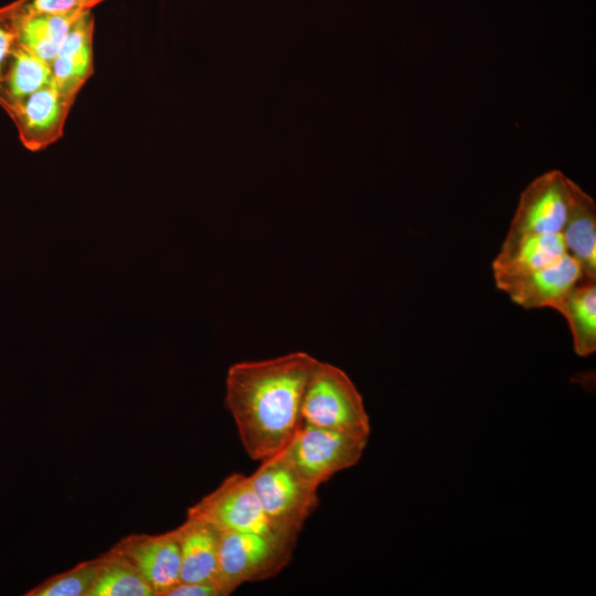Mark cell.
<instances>
[{"label": "cell", "mask_w": 596, "mask_h": 596, "mask_svg": "<svg viewBox=\"0 0 596 596\" xmlns=\"http://www.w3.org/2000/svg\"><path fill=\"white\" fill-rule=\"evenodd\" d=\"M318 362L298 351L230 366L225 402L253 460L267 459L292 439L302 423L304 392Z\"/></svg>", "instance_id": "cell-1"}, {"label": "cell", "mask_w": 596, "mask_h": 596, "mask_svg": "<svg viewBox=\"0 0 596 596\" xmlns=\"http://www.w3.org/2000/svg\"><path fill=\"white\" fill-rule=\"evenodd\" d=\"M262 461L249 479L263 510L277 531L298 536L317 507L318 487L295 469L284 449Z\"/></svg>", "instance_id": "cell-2"}, {"label": "cell", "mask_w": 596, "mask_h": 596, "mask_svg": "<svg viewBox=\"0 0 596 596\" xmlns=\"http://www.w3.org/2000/svg\"><path fill=\"white\" fill-rule=\"evenodd\" d=\"M300 416L304 423L370 435L363 398L348 374L319 361L306 385Z\"/></svg>", "instance_id": "cell-3"}, {"label": "cell", "mask_w": 596, "mask_h": 596, "mask_svg": "<svg viewBox=\"0 0 596 596\" xmlns=\"http://www.w3.org/2000/svg\"><path fill=\"white\" fill-rule=\"evenodd\" d=\"M297 538L248 532H220L219 578L230 595L240 585L269 578L290 561Z\"/></svg>", "instance_id": "cell-4"}, {"label": "cell", "mask_w": 596, "mask_h": 596, "mask_svg": "<svg viewBox=\"0 0 596 596\" xmlns=\"http://www.w3.org/2000/svg\"><path fill=\"white\" fill-rule=\"evenodd\" d=\"M369 435L301 423L284 453L295 469L319 487L334 473L359 462Z\"/></svg>", "instance_id": "cell-5"}, {"label": "cell", "mask_w": 596, "mask_h": 596, "mask_svg": "<svg viewBox=\"0 0 596 596\" xmlns=\"http://www.w3.org/2000/svg\"><path fill=\"white\" fill-rule=\"evenodd\" d=\"M188 517L204 520L219 532L287 535L272 525L252 486L249 476L241 473L226 477L214 491L189 509Z\"/></svg>", "instance_id": "cell-6"}, {"label": "cell", "mask_w": 596, "mask_h": 596, "mask_svg": "<svg viewBox=\"0 0 596 596\" xmlns=\"http://www.w3.org/2000/svg\"><path fill=\"white\" fill-rule=\"evenodd\" d=\"M570 180L560 170L544 172L532 180L520 194L505 238L560 233L567 214Z\"/></svg>", "instance_id": "cell-7"}, {"label": "cell", "mask_w": 596, "mask_h": 596, "mask_svg": "<svg viewBox=\"0 0 596 596\" xmlns=\"http://www.w3.org/2000/svg\"><path fill=\"white\" fill-rule=\"evenodd\" d=\"M498 289L524 309L554 306L584 278L579 263L566 254L557 262L523 274H493Z\"/></svg>", "instance_id": "cell-8"}, {"label": "cell", "mask_w": 596, "mask_h": 596, "mask_svg": "<svg viewBox=\"0 0 596 596\" xmlns=\"http://www.w3.org/2000/svg\"><path fill=\"white\" fill-rule=\"evenodd\" d=\"M73 104L50 83L18 102L7 114L22 145L30 151H40L63 136Z\"/></svg>", "instance_id": "cell-9"}, {"label": "cell", "mask_w": 596, "mask_h": 596, "mask_svg": "<svg viewBox=\"0 0 596 596\" xmlns=\"http://www.w3.org/2000/svg\"><path fill=\"white\" fill-rule=\"evenodd\" d=\"M127 557L149 583L155 596L180 581L181 554L173 530L161 534H131L111 547Z\"/></svg>", "instance_id": "cell-10"}, {"label": "cell", "mask_w": 596, "mask_h": 596, "mask_svg": "<svg viewBox=\"0 0 596 596\" xmlns=\"http://www.w3.org/2000/svg\"><path fill=\"white\" fill-rule=\"evenodd\" d=\"M94 25L92 10L82 13L50 64L53 85L72 102L94 73Z\"/></svg>", "instance_id": "cell-11"}, {"label": "cell", "mask_w": 596, "mask_h": 596, "mask_svg": "<svg viewBox=\"0 0 596 596\" xmlns=\"http://www.w3.org/2000/svg\"><path fill=\"white\" fill-rule=\"evenodd\" d=\"M173 532L181 554L179 582L212 583L226 596L219 578V530L204 520L187 517Z\"/></svg>", "instance_id": "cell-12"}, {"label": "cell", "mask_w": 596, "mask_h": 596, "mask_svg": "<svg viewBox=\"0 0 596 596\" xmlns=\"http://www.w3.org/2000/svg\"><path fill=\"white\" fill-rule=\"evenodd\" d=\"M567 254L581 265L584 279H596V203L570 180V199L561 231Z\"/></svg>", "instance_id": "cell-13"}, {"label": "cell", "mask_w": 596, "mask_h": 596, "mask_svg": "<svg viewBox=\"0 0 596 596\" xmlns=\"http://www.w3.org/2000/svg\"><path fill=\"white\" fill-rule=\"evenodd\" d=\"M567 254L562 233L504 238L492 262L493 274H523L549 266Z\"/></svg>", "instance_id": "cell-14"}, {"label": "cell", "mask_w": 596, "mask_h": 596, "mask_svg": "<svg viewBox=\"0 0 596 596\" xmlns=\"http://www.w3.org/2000/svg\"><path fill=\"white\" fill-rule=\"evenodd\" d=\"M567 321L577 355L596 351V279H582L554 306Z\"/></svg>", "instance_id": "cell-15"}, {"label": "cell", "mask_w": 596, "mask_h": 596, "mask_svg": "<svg viewBox=\"0 0 596 596\" xmlns=\"http://www.w3.org/2000/svg\"><path fill=\"white\" fill-rule=\"evenodd\" d=\"M50 83V65L18 42L3 71L0 107L8 113L18 102Z\"/></svg>", "instance_id": "cell-16"}, {"label": "cell", "mask_w": 596, "mask_h": 596, "mask_svg": "<svg viewBox=\"0 0 596 596\" xmlns=\"http://www.w3.org/2000/svg\"><path fill=\"white\" fill-rule=\"evenodd\" d=\"M84 12L21 13L19 8L18 40L50 65L71 28Z\"/></svg>", "instance_id": "cell-17"}, {"label": "cell", "mask_w": 596, "mask_h": 596, "mask_svg": "<svg viewBox=\"0 0 596 596\" xmlns=\"http://www.w3.org/2000/svg\"><path fill=\"white\" fill-rule=\"evenodd\" d=\"M96 577L87 596H153L138 568L124 555L109 550L96 558Z\"/></svg>", "instance_id": "cell-18"}, {"label": "cell", "mask_w": 596, "mask_h": 596, "mask_svg": "<svg viewBox=\"0 0 596 596\" xmlns=\"http://www.w3.org/2000/svg\"><path fill=\"white\" fill-rule=\"evenodd\" d=\"M96 558L82 562L66 572L40 583L25 596H87L96 577Z\"/></svg>", "instance_id": "cell-19"}, {"label": "cell", "mask_w": 596, "mask_h": 596, "mask_svg": "<svg viewBox=\"0 0 596 596\" xmlns=\"http://www.w3.org/2000/svg\"><path fill=\"white\" fill-rule=\"evenodd\" d=\"M18 0L0 7V87L7 62L18 44Z\"/></svg>", "instance_id": "cell-20"}, {"label": "cell", "mask_w": 596, "mask_h": 596, "mask_svg": "<svg viewBox=\"0 0 596 596\" xmlns=\"http://www.w3.org/2000/svg\"><path fill=\"white\" fill-rule=\"evenodd\" d=\"M21 13H70L92 10L105 0H18Z\"/></svg>", "instance_id": "cell-21"}, {"label": "cell", "mask_w": 596, "mask_h": 596, "mask_svg": "<svg viewBox=\"0 0 596 596\" xmlns=\"http://www.w3.org/2000/svg\"><path fill=\"white\" fill-rule=\"evenodd\" d=\"M163 596H224L222 589L212 583H182L179 582Z\"/></svg>", "instance_id": "cell-22"}]
</instances>
